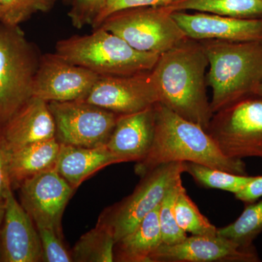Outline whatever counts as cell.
Instances as JSON below:
<instances>
[{"label":"cell","mask_w":262,"mask_h":262,"mask_svg":"<svg viewBox=\"0 0 262 262\" xmlns=\"http://www.w3.org/2000/svg\"><path fill=\"white\" fill-rule=\"evenodd\" d=\"M171 16L186 37L194 40L262 42V18H233L185 11H172Z\"/></svg>","instance_id":"14"},{"label":"cell","mask_w":262,"mask_h":262,"mask_svg":"<svg viewBox=\"0 0 262 262\" xmlns=\"http://www.w3.org/2000/svg\"><path fill=\"white\" fill-rule=\"evenodd\" d=\"M60 144L96 148L107 144L119 115L84 101L48 103Z\"/></svg>","instance_id":"9"},{"label":"cell","mask_w":262,"mask_h":262,"mask_svg":"<svg viewBox=\"0 0 262 262\" xmlns=\"http://www.w3.org/2000/svg\"><path fill=\"white\" fill-rule=\"evenodd\" d=\"M5 215V202H0V227L3 225Z\"/></svg>","instance_id":"33"},{"label":"cell","mask_w":262,"mask_h":262,"mask_svg":"<svg viewBox=\"0 0 262 262\" xmlns=\"http://www.w3.org/2000/svg\"><path fill=\"white\" fill-rule=\"evenodd\" d=\"M11 188L8 173V155L0 147V202H5L7 192Z\"/></svg>","instance_id":"32"},{"label":"cell","mask_w":262,"mask_h":262,"mask_svg":"<svg viewBox=\"0 0 262 262\" xmlns=\"http://www.w3.org/2000/svg\"><path fill=\"white\" fill-rule=\"evenodd\" d=\"M32 219L13 195L11 188L5 200L2 251L8 262L42 261V249Z\"/></svg>","instance_id":"15"},{"label":"cell","mask_w":262,"mask_h":262,"mask_svg":"<svg viewBox=\"0 0 262 262\" xmlns=\"http://www.w3.org/2000/svg\"><path fill=\"white\" fill-rule=\"evenodd\" d=\"M71 1H72V0H71Z\"/></svg>","instance_id":"36"},{"label":"cell","mask_w":262,"mask_h":262,"mask_svg":"<svg viewBox=\"0 0 262 262\" xmlns=\"http://www.w3.org/2000/svg\"><path fill=\"white\" fill-rule=\"evenodd\" d=\"M185 172L194 182L206 189H220L237 194L251 182L254 177L229 173L192 162H184Z\"/></svg>","instance_id":"24"},{"label":"cell","mask_w":262,"mask_h":262,"mask_svg":"<svg viewBox=\"0 0 262 262\" xmlns=\"http://www.w3.org/2000/svg\"><path fill=\"white\" fill-rule=\"evenodd\" d=\"M57 55L99 76H125L149 72L160 55L134 49L125 40L102 28L86 35L57 42Z\"/></svg>","instance_id":"4"},{"label":"cell","mask_w":262,"mask_h":262,"mask_svg":"<svg viewBox=\"0 0 262 262\" xmlns=\"http://www.w3.org/2000/svg\"><path fill=\"white\" fill-rule=\"evenodd\" d=\"M167 0H107L103 11L92 26L97 29L110 15L121 10L149 6H166Z\"/></svg>","instance_id":"30"},{"label":"cell","mask_w":262,"mask_h":262,"mask_svg":"<svg viewBox=\"0 0 262 262\" xmlns=\"http://www.w3.org/2000/svg\"><path fill=\"white\" fill-rule=\"evenodd\" d=\"M173 162H192L248 175L243 160L225 156L203 127L157 103L154 141L145 158L136 163V173L142 177L156 167Z\"/></svg>","instance_id":"2"},{"label":"cell","mask_w":262,"mask_h":262,"mask_svg":"<svg viewBox=\"0 0 262 262\" xmlns=\"http://www.w3.org/2000/svg\"><path fill=\"white\" fill-rule=\"evenodd\" d=\"M262 233V200L246 205L244 211L232 223L217 229V234L244 249H256L253 242Z\"/></svg>","instance_id":"23"},{"label":"cell","mask_w":262,"mask_h":262,"mask_svg":"<svg viewBox=\"0 0 262 262\" xmlns=\"http://www.w3.org/2000/svg\"><path fill=\"white\" fill-rule=\"evenodd\" d=\"M200 42L208 58L206 82L212 89L213 114L258 94L262 83V42Z\"/></svg>","instance_id":"3"},{"label":"cell","mask_w":262,"mask_h":262,"mask_svg":"<svg viewBox=\"0 0 262 262\" xmlns=\"http://www.w3.org/2000/svg\"><path fill=\"white\" fill-rule=\"evenodd\" d=\"M165 7L170 12L194 10L233 18H262V0H180Z\"/></svg>","instance_id":"21"},{"label":"cell","mask_w":262,"mask_h":262,"mask_svg":"<svg viewBox=\"0 0 262 262\" xmlns=\"http://www.w3.org/2000/svg\"><path fill=\"white\" fill-rule=\"evenodd\" d=\"M206 131L229 158H262V96L250 95L216 112Z\"/></svg>","instance_id":"7"},{"label":"cell","mask_w":262,"mask_h":262,"mask_svg":"<svg viewBox=\"0 0 262 262\" xmlns=\"http://www.w3.org/2000/svg\"><path fill=\"white\" fill-rule=\"evenodd\" d=\"M234 196L245 205L258 201L262 198V176L253 177L244 189L234 194Z\"/></svg>","instance_id":"31"},{"label":"cell","mask_w":262,"mask_h":262,"mask_svg":"<svg viewBox=\"0 0 262 262\" xmlns=\"http://www.w3.org/2000/svg\"><path fill=\"white\" fill-rule=\"evenodd\" d=\"M56 138V125L48 102L33 97L0 129V147L7 151Z\"/></svg>","instance_id":"16"},{"label":"cell","mask_w":262,"mask_h":262,"mask_svg":"<svg viewBox=\"0 0 262 262\" xmlns=\"http://www.w3.org/2000/svg\"><path fill=\"white\" fill-rule=\"evenodd\" d=\"M155 105L129 115H119L106 147L124 162H140L154 141Z\"/></svg>","instance_id":"17"},{"label":"cell","mask_w":262,"mask_h":262,"mask_svg":"<svg viewBox=\"0 0 262 262\" xmlns=\"http://www.w3.org/2000/svg\"><path fill=\"white\" fill-rule=\"evenodd\" d=\"M98 28L118 36L137 51L159 55L187 38L165 6L121 10L108 16Z\"/></svg>","instance_id":"6"},{"label":"cell","mask_w":262,"mask_h":262,"mask_svg":"<svg viewBox=\"0 0 262 262\" xmlns=\"http://www.w3.org/2000/svg\"><path fill=\"white\" fill-rule=\"evenodd\" d=\"M107 0H72L69 17L77 29L93 26L103 11Z\"/></svg>","instance_id":"29"},{"label":"cell","mask_w":262,"mask_h":262,"mask_svg":"<svg viewBox=\"0 0 262 262\" xmlns=\"http://www.w3.org/2000/svg\"><path fill=\"white\" fill-rule=\"evenodd\" d=\"M20 188L22 206L35 226L54 229L62 237V215L75 189L55 167L26 179Z\"/></svg>","instance_id":"10"},{"label":"cell","mask_w":262,"mask_h":262,"mask_svg":"<svg viewBox=\"0 0 262 262\" xmlns=\"http://www.w3.org/2000/svg\"><path fill=\"white\" fill-rule=\"evenodd\" d=\"M182 186L181 179L169 189L160 205L159 221L163 244H177L187 237V233L177 224L175 215L176 201Z\"/></svg>","instance_id":"27"},{"label":"cell","mask_w":262,"mask_h":262,"mask_svg":"<svg viewBox=\"0 0 262 262\" xmlns=\"http://www.w3.org/2000/svg\"><path fill=\"white\" fill-rule=\"evenodd\" d=\"M208 67L202 43L187 37L160 54L150 72L158 103L206 130L213 115L206 92Z\"/></svg>","instance_id":"1"},{"label":"cell","mask_w":262,"mask_h":262,"mask_svg":"<svg viewBox=\"0 0 262 262\" xmlns=\"http://www.w3.org/2000/svg\"><path fill=\"white\" fill-rule=\"evenodd\" d=\"M99 75L55 53L42 55L34 82V96L46 102L83 101Z\"/></svg>","instance_id":"11"},{"label":"cell","mask_w":262,"mask_h":262,"mask_svg":"<svg viewBox=\"0 0 262 262\" xmlns=\"http://www.w3.org/2000/svg\"><path fill=\"white\" fill-rule=\"evenodd\" d=\"M179 1H180V0H167V5L173 4V3H177V2Z\"/></svg>","instance_id":"34"},{"label":"cell","mask_w":262,"mask_h":262,"mask_svg":"<svg viewBox=\"0 0 262 262\" xmlns=\"http://www.w3.org/2000/svg\"><path fill=\"white\" fill-rule=\"evenodd\" d=\"M36 227L42 245V261H72V255L63 246L61 236L49 227L45 226H36Z\"/></svg>","instance_id":"28"},{"label":"cell","mask_w":262,"mask_h":262,"mask_svg":"<svg viewBox=\"0 0 262 262\" xmlns=\"http://www.w3.org/2000/svg\"><path fill=\"white\" fill-rule=\"evenodd\" d=\"M56 138L7 151L10 183L20 187L26 179L56 165L60 149Z\"/></svg>","instance_id":"19"},{"label":"cell","mask_w":262,"mask_h":262,"mask_svg":"<svg viewBox=\"0 0 262 262\" xmlns=\"http://www.w3.org/2000/svg\"><path fill=\"white\" fill-rule=\"evenodd\" d=\"M177 224L186 232L192 235L214 236L216 227L200 211L194 201L188 195L187 189L182 186L175 204Z\"/></svg>","instance_id":"25"},{"label":"cell","mask_w":262,"mask_h":262,"mask_svg":"<svg viewBox=\"0 0 262 262\" xmlns=\"http://www.w3.org/2000/svg\"><path fill=\"white\" fill-rule=\"evenodd\" d=\"M85 102L117 115L139 113L158 103L149 72L125 76H99Z\"/></svg>","instance_id":"12"},{"label":"cell","mask_w":262,"mask_h":262,"mask_svg":"<svg viewBox=\"0 0 262 262\" xmlns=\"http://www.w3.org/2000/svg\"><path fill=\"white\" fill-rule=\"evenodd\" d=\"M58 0H0V23L18 27L37 13H47Z\"/></svg>","instance_id":"26"},{"label":"cell","mask_w":262,"mask_h":262,"mask_svg":"<svg viewBox=\"0 0 262 262\" xmlns=\"http://www.w3.org/2000/svg\"><path fill=\"white\" fill-rule=\"evenodd\" d=\"M184 172V162H173L156 167L141 177V182L130 195L108 208L100 219V223L107 227L115 242H118L159 206Z\"/></svg>","instance_id":"8"},{"label":"cell","mask_w":262,"mask_h":262,"mask_svg":"<svg viewBox=\"0 0 262 262\" xmlns=\"http://www.w3.org/2000/svg\"><path fill=\"white\" fill-rule=\"evenodd\" d=\"M116 242L106 226L98 223L83 234L72 250V261L113 262Z\"/></svg>","instance_id":"22"},{"label":"cell","mask_w":262,"mask_h":262,"mask_svg":"<svg viewBox=\"0 0 262 262\" xmlns=\"http://www.w3.org/2000/svg\"><path fill=\"white\" fill-rule=\"evenodd\" d=\"M42 55L19 27L0 25V129L34 96Z\"/></svg>","instance_id":"5"},{"label":"cell","mask_w":262,"mask_h":262,"mask_svg":"<svg viewBox=\"0 0 262 262\" xmlns=\"http://www.w3.org/2000/svg\"><path fill=\"white\" fill-rule=\"evenodd\" d=\"M60 144L55 168L75 189L98 170L121 163L106 146L86 148Z\"/></svg>","instance_id":"18"},{"label":"cell","mask_w":262,"mask_h":262,"mask_svg":"<svg viewBox=\"0 0 262 262\" xmlns=\"http://www.w3.org/2000/svg\"><path fill=\"white\" fill-rule=\"evenodd\" d=\"M256 249L239 247L221 236L192 235L182 242L162 244L151 254V262H258Z\"/></svg>","instance_id":"13"},{"label":"cell","mask_w":262,"mask_h":262,"mask_svg":"<svg viewBox=\"0 0 262 262\" xmlns=\"http://www.w3.org/2000/svg\"><path fill=\"white\" fill-rule=\"evenodd\" d=\"M160 205L150 212L133 232L115 244L114 261L151 262V254L163 244L159 221Z\"/></svg>","instance_id":"20"},{"label":"cell","mask_w":262,"mask_h":262,"mask_svg":"<svg viewBox=\"0 0 262 262\" xmlns=\"http://www.w3.org/2000/svg\"><path fill=\"white\" fill-rule=\"evenodd\" d=\"M258 94L261 95V96H262V83L261 84V86H260L259 90H258Z\"/></svg>","instance_id":"35"}]
</instances>
